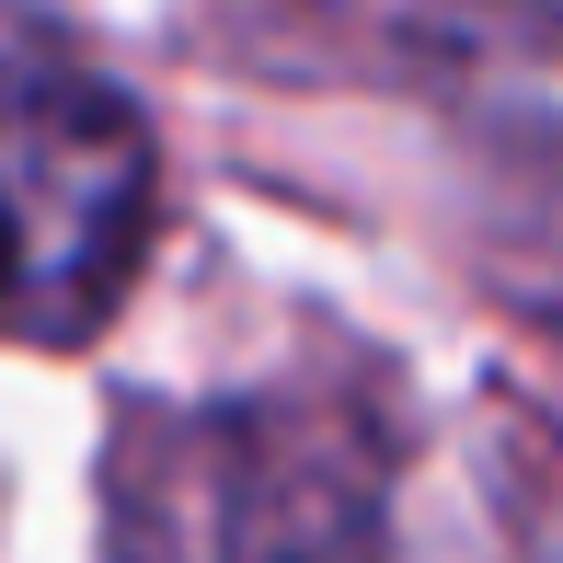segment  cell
<instances>
[{"label":"cell","mask_w":563,"mask_h":563,"mask_svg":"<svg viewBox=\"0 0 563 563\" xmlns=\"http://www.w3.org/2000/svg\"><path fill=\"white\" fill-rule=\"evenodd\" d=\"M415 402L345 334L219 391H139L104 426V563H368L391 529Z\"/></svg>","instance_id":"cell-1"},{"label":"cell","mask_w":563,"mask_h":563,"mask_svg":"<svg viewBox=\"0 0 563 563\" xmlns=\"http://www.w3.org/2000/svg\"><path fill=\"white\" fill-rule=\"evenodd\" d=\"M162 242V139L69 35L0 12V334L81 345Z\"/></svg>","instance_id":"cell-2"}]
</instances>
